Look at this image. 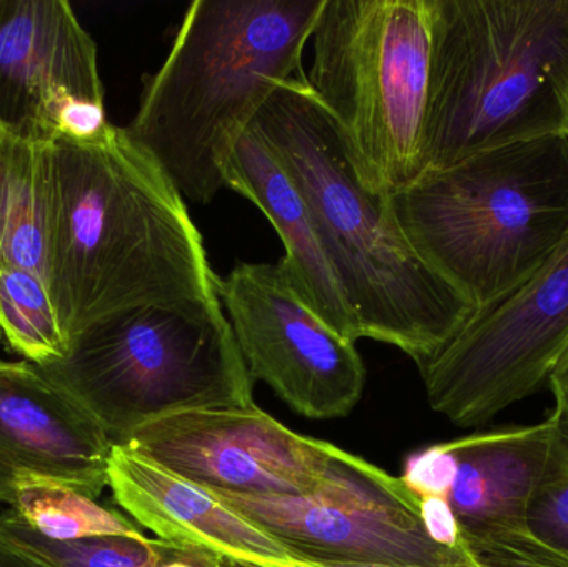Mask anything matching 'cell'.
<instances>
[{"label": "cell", "mask_w": 568, "mask_h": 567, "mask_svg": "<svg viewBox=\"0 0 568 567\" xmlns=\"http://www.w3.org/2000/svg\"><path fill=\"white\" fill-rule=\"evenodd\" d=\"M49 288L69 340L122 310L216 293L185 199L122 126L52 142Z\"/></svg>", "instance_id": "cell-1"}, {"label": "cell", "mask_w": 568, "mask_h": 567, "mask_svg": "<svg viewBox=\"0 0 568 567\" xmlns=\"http://www.w3.org/2000/svg\"><path fill=\"white\" fill-rule=\"evenodd\" d=\"M252 130L303 193L361 338L396 346L426 366L476 308L407 242L390 195L364 182L304 73L273 90Z\"/></svg>", "instance_id": "cell-2"}, {"label": "cell", "mask_w": 568, "mask_h": 567, "mask_svg": "<svg viewBox=\"0 0 568 567\" xmlns=\"http://www.w3.org/2000/svg\"><path fill=\"white\" fill-rule=\"evenodd\" d=\"M324 0H195L169 57L145 77L133 142L183 199L212 202L246 130L280 83L300 75Z\"/></svg>", "instance_id": "cell-3"}, {"label": "cell", "mask_w": 568, "mask_h": 567, "mask_svg": "<svg viewBox=\"0 0 568 567\" xmlns=\"http://www.w3.org/2000/svg\"><path fill=\"white\" fill-rule=\"evenodd\" d=\"M390 206L417 255L483 315L568 243V135L426 173L390 195Z\"/></svg>", "instance_id": "cell-4"}, {"label": "cell", "mask_w": 568, "mask_h": 567, "mask_svg": "<svg viewBox=\"0 0 568 567\" xmlns=\"http://www.w3.org/2000/svg\"><path fill=\"white\" fill-rule=\"evenodd\" d=\"M567 130L568 0H434L423 175Z\"/></svg>", "instance_id": "cell-5"}, {"label": "cell", "mask_w": 568, "mask_h": 567, "mask_svg": "<svg viewBox=\"0 0 568 567\" xmlns=\"http://www.w3.org/2000/svg\"><path fill=\"white\" fill-rule=\"evenodd\" d=\"M112 439L189 412L255 408L253 378L219 293L97 320L39 366Z\"/></svg>", "instance_id": "cell-6"}, {"label": "cell", "mask_w": 568, "mask_h": 567, "mask_svg": "<svg viewBox=\"0 0 568 567\" xmlns=\"http://www.w3.org/2000/svg\"><path fill=\"white\" fill-rule=\"evenodd\" d=\"M434 0H324L304 73L364 182L394 195L424 173Z\"/></svg>", "instance_id": "cell-7"}, {"label": "cell", "mask_w": 568, "mask_h": 567, "mask_svg": "<svg viewBox=\"0 0 568 567\" xmlns=\"http://www.w3.org/2000/svg\"><path fill=\"white\" fill-rule=\"evenodd\" d=\"M206 492L303 563L460 567L469 559L467 553L450 551L427 536L419 499L400 478L337 446L313 495Z\"/></svg>", "instance_id": "cell-8"}, {"label": "cell", "mask_w": 568, "mask_h": 567, "mask_svg": "<svg viewBox=\"0 0 568 567\" xmlns=\"http://www.w3.org/2000/svg\"><path fill=\"white\" fill-rule=\"evenodd\" d=\"M568 350V243L526 285L420 368L430 408L483 426L549 383Z\"/></svg>", "instance_id": "cell-9"}, {"label": "cell", "mask_w": 568, "mask_h": 567, "mask_svg": "<svg viewBox=\"0 0 568 567\" xmlns=\"http://www.w3.org/2000/svg\"><path fill=\"white\" fill-rule=\"evenodd\" d=\"M250 376L293 412L341 418L363 395L366 368L356 343L337 335L296 295L280 263H236L216 276Z\"/></svg>", "instance_id": "cell-10"}, {"label": "cell", "mask_w": 568, "mask_h": 567, "mask_svg": "<svg viewBox=\"0 0 568 567\" xmlns=\"http://www.w3.org/2000/svg\"><path fill=\"white\" fill-rule=\"evenodd\" d=\"M106 123L97 45L70 3L0 0V129L52 143Z\"/></svg>", "instance_id": "cell-11"}, {"label": "cell", "mask_w": 568, "mask_h": 567, "mask_svg": "<svg viewBox=\"0 0 568 567\" xmlns=\"http://www.w3.org/2000/svg\"><path fill=\"white\" fill-rule=\"evenodd\" d=\"M120 446L202 488L278 498L313 495L336 448L297 435L258 406L169 416Z\"/></svg>", "instance_id": "cell-12"}, {"label": "cell", "mask_w": 568, "mask_h": 567, "mask_svg": "<svg viewBox=\"0 0 568 567\" xmlns=\"http://www.w3.org/2000/svg\"><path fill=\"white\" fill-rule=\"evenodd\" d=\"M113 443L39 366L0 360V505L17 479H49L99 499L109 488Z\"/></svg>", "instance_id": "cell-13"}, {"label": "cell", "mask_w": 568, "mask_h": 567, "mask_svg": "<svg viewBox=\"0 0 568 567\" xmlns=\"http://www.w3.org/2000/svg\"><path fill=\"white\" fill-rule=\"evenodd\" d=\"M109 488L133 523L170 545L262 567L303 565L212 493L125 446H113Z\"/></svg>", "instance_id": "cell-14"}, {"label": "cell", "mask_w": 568, "mask_h": 567, "mask_svg": "<svg viewBox=\"0 0 568 567\" xmlns=\"http://www.w3.org/2000/svg\"><path fill=\"white\" fill-rule=\"evenodd\" d=\"M560 412L536 425L473 433L453 439L457 472L449 502L464 541L527 529V512L546 476Z\"/></svg>", "instance_id": "cell-15"}, {"label": "cell", "mask_w": 568, "mask_h": 567, "mask_svg": "<svg viewBox=\"0 0 568 567\" xmlns=\"http://www.w3.org/2000/svg\"><path fill=\"white\" fill-rule=\"evenodd\" d=\"M226 189L258 206L284 250L280 266L296 295L337 335L361 340L353 310L341 290L333 265L303 193L252 126L236 143L226 170Z\"/></svg>", "instance_id": "cell-16"}, {"label": "cell", "mask_w": 568, "mask_h": 567, "mask_svg": "<svg viewBox=\"0 0 568 567\" xmlns=\"http://www.w3.org/2000/svg\"><path fill=\"white\" fill-rule=\"evenodd\" d=\"M52 143L0 129V269H22L49 283Z\"/></svg>", "instance_id": "cell-17"}, {"label": "cell", "mask_w": 568, "mask_h": 567, "mask_svg": "<svg viewBox=\"0 0 568 567\" xmlns=\"http://www.w3.org/2000/svg\"><path fill=\"white\" fill-rule=\"evenodd\" d=\"M0 539L42 567H159L180 549L142 533L55 541L33 531L13 509L0 515Z\"/></svg>", "instance_id": "cell-18"}, {"label": "cell", "mask_w": 568, "mask_h": 567, "mask_svg": "<svg viewBox=\"0 0 568 567\" xmlns=\"http://www.w3.org/2000/svg\"><path fill=\"white\" fill-rule=\"evenodd\" d=\"M0 343L37 366L65 356L69 338L43 276L0 269Z\"/></svg>", "instance_id": "cell-19"}, {"label": "cell", "mask_w": 568, "mask_h": 567, "mask_svg": "<svg viewBox=\"0 0 568 567\" xmlns=\"http://www.w3.org/2000/svg\"><path fill=\"white\" fill-rule=\"evenodd\" d=\"M10 509L33 531L55 541L140 533L139 525L122 513L105 508L75 489L36 476L17 479L16 499Z\"/></svg>", "instance_id": "cell-20"}, {"label": "cell", "mask_w": 568, "mask_h": 567, "mask_svg": "<svg viewBox=\"0 0 568 567\" xmlns=\"http://www.w3.org/2000/svg\"><path fill=\"white\" fill-rule=\"evenodd\" d=\"M559 429L546 476L527 512V531L568 555V409L562 406Z\"/></svg>", "instance_id": "cell-21"}, {"label": "cell", "mask_w": 568, "mask_h": 567, "mask_svg": "<svg viewBox=\"0 0 568 567\" xmlns=\"http://www.w3.org/2000/svg\"><path fill=\"white\" fill-rule=\"evenodd\" d=\"M467 563L460 567H568L567 553L552 548L527 529L467 539Z\"/></svg>", "instance_id": "cell-22"}, {"label": "cell", "mask_w": 568, "mask_h": 567, "mask_svg": "<svg viewBox=\"0 0 568 567\" xmlns=\"http://www.w3.org/2000/svg\"><path fill=\"white\" fill-rule=\"evenodd\" d=\"M457 462L450 443L427 446L407 456L400 482L416 498H449Z\"/></svg>", "instance_id": "cell-23"}, {"label": "cell", "mask_w": 568, "mask_h": 567, "mask_svg": "<svg viewBox=\"0 0 568 567\" xmlns=\"http://www.w3.org/2000/svg\"><path fill=\"white\" fill-rule=\"evenodd\" d=\"M419 499V515L427 536L436 545L450 551L467 553L459 522L450 508L449 502L444 498Z\"/></svg>", "instance_id": "cell-24"}, {"label": "cell", "mask_w": 568, "mask_h": 567, "mask_svg": "<svg viewBox=\"0 0 568 567\" xmlns=\"http://www.w3.org/2000/svg\"><path fill=\"white\" fill-rule=\"evenodd\" d=\"M550 389H552L554 399L557 406L568 409V350L566 355L560 358L559 365L554 369L549 379Z\"/></svg>", "instance_id": "cell-25"}, {"label": "cell", "mask_w": 568, "mask_h": 567, "mask_svg": "<svg viewBox=\"0 0 568 567\" xmlns=\"http://www.w3.org/2000/svg\"><path fill=\"white\" fill-rule=\"evenodd\" d=\"M159 567H210L206 563L205 555L192 549L180 548L169 561L163 563Z\"/></svg>", "instance_id": "cell-26"}, {"label": "cell", "mask_w": 568, "mask_h": 567, "mask_svg": "<svg viewBox=\"0 0 568 567\" xmlns=\"http://www.w3.org/2000/svg\"><path fill=\"white\" fill-rule=\"evenodd\" d=\"M0 567H42L17 553L12 546L0 539Z\"/></svg>", "instance_id": "cell-27"}, {"label": "cell", "mask_w": 568, "mask_h": 567, "mask_svg": "<svg viewBox=\"0 0 568 567\" xmlns=\"http://www.w3.org/2000/svg\"><path fill=\"white\" fill-rule=\"evenodd\" d=\"M205 555V553H203ZM210 567H262L252 563L239 561V559L220 558V556L205 555Z\"/></svg>", "instance_id": "cell-28"}, {"label": "cell", "mask_w": 568, "mask_h": 567, "mask_svg": "<svg viewBox=\"0 0 568 567\" xmlns=\"http://www.w3.org/2000/svg\"><path fill=\"white\" fill-rule=\"evenodd\" d=\"M297 567H410L397 565H377V563H357V565H316V563H303Z\"/></svg>", "instance_id": "cell-29"}, {"label": "cell", "mask_w": 568, "mask_h": 567, "mask_svg": "<svg viewBox=\"0 0 568 567\" xmlns=\"http://www.w3.org/2000/svg\"><path fill=\"white\" fill-rule=\"evenodd\" d=\"M567 135H568V130H567Z\"/></svg>", "instance_id": "cell-30"}]
</instances>
